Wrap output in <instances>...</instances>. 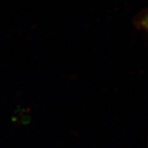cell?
<instances>
[{"label": "cell", "mask_w": 148, "mask_h": 148, "mask_svg": "<svg viewBox=\"0 0 148 148\" xmlns=\"http://www.w3.org/2000/svg\"><path fill=\"white\" fill-rule=\"evenodd\" d=\"M134 23L138 28L145 29V30L147 27V11L144 10L136 16L134 21Z\"/></svg>", "instance_id": "obj_1"}]
</instances>
